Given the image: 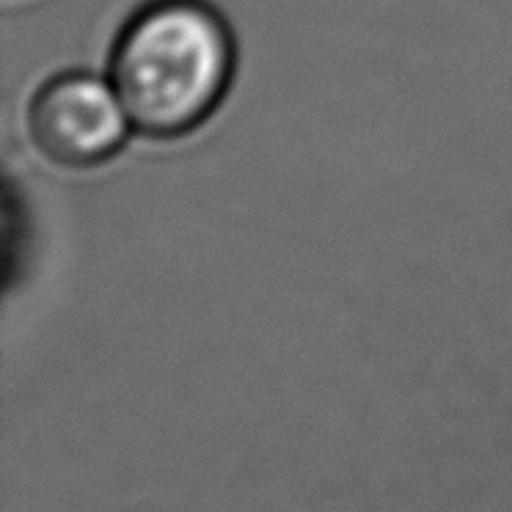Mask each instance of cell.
Instances as JSON below:
<instances>
[{
	"instance_id": "obj_1",
	"label": "cell",
	"mask_w": 512,
	"mask_h": 512,
	"mask_svg": "<svg viewBox=\"0 0 512 512\" xmlns=\"http://www.w3.org/2000/svg\"><path fill=\"white\" fill-rule=\"evenodd\" d=\"M234 39L207 0H149L122 25L108 78L133 130L179 138L218 111L232 86Z\"/></svg>"
},
{
	"instance_id": "obj_2",
	"label": "cell",
	"mask_w": 512,
	"mask_h": 512,
	"mask_svg": "<svg viewBox=\"0 0 512 512\" xmlns=\"http://www.w3.org/2000/svg\"><path fill=\"white\" fill-rule=\"evenodd\" d=\"M133 122L111 78L83 69L45 80L28 108V133L42 155L64 168L108 163L127 144Z\"/></svg>"
}]
</instances>
